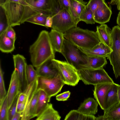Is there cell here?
Instances as JSON below:
<instances>
[{
	"instance_id": "cell-18",
	"label": "cell",
	"mask_w": 120,
	"mask_h": 120,
	"mask_svg": "<svg viewBox=\"0 0 120 120\" xmlns=\"http://www.w3.org/2000/svg\"><path fill=\"white\" fill-rule=\"evenodd\" d=\"M98 104L96 100L89 98L81 104L77 110L86 115H94L97 112Z\"/></svg>"
},
{
	"instance_id": "cell-10",
	"label": "cell",
	"mask_w": 120,
	"mask_h": 120,
	"mask_svg": "<svg viewBox=\"0 0 120 120\" xmlns=\"http://www.w3.org/2000/svg\"><path fill=\"white\" fill-rule=\"evenodd\" d=\"M37 79L38 89L43 90L50 98L60 92L65 84L59 72L57 75L52 79L38 76Z\"/></svg>"
},
{
	"instance_id": "cell-28",
	"label": "cell",
	"mask_w": 120,
	"mask_h": 120,
	"mask_svg": "<svg viewBox=\"0 0 120 120\" xmlns=\"http://www.w3.org/2000/svg\"><path fill=\"white\" fill-rule=\"evenodd\" d=\"M79 19L80 21H84L87 24H94L95 23L93 12L90 8L86 5Z\"/></svg>"
},
{
	"instance_id": "cell-25",
	"label": "cell",
	"mask_w": 120,
	"mask_h": 120,
	"mask_svg": "<svg viewBox=\"0 0 120 120\" xmlns=\"http://www.w3.org/2000/svg\"><path fill=\"white\" fill-rule=\"evenodd\" d=\"M105 120H120V101L104 111Z\"/></svg>"
},
{
	"instance_id": "cell-46",
	"label": "cell",
	"mask_w": 120,
	"mask_h": 120,
	"mask_svg": "<svg viewBox=\"0 0 120 120\" xmlns=\"http://www.w3.org/2000/svg\"><path fill=\"white\" fill-rule=\"evenodd\" d=\"M23 0L26 2V0Z\"/></svg>"
},
{
	"instance_id": "cell-17",
	"label": "cell",
	"mask_w": 120,
	"mask_h": 120,
	"mask_svg": "<svg viewBox=\"0 0 120 120\" xmlns=\"http://www.w3.org/2000/svg\"><path fill=\"white\" fill-rule=\"evenodd\" d=\"M112 14L111 8L105 3L103 6L97 9L94 14L95 22L101 24L108 22Z\"/></svg>"
},
{
	"instance_id": "cell-29",
	"label": "cell",
	"mask_w": 120,
	"mask_h": 120,
	"mask_svg": "<svg viewBox=\"0 0 120 120\" xmlns=\"http://www.w3.org/2000/svg\"><path fill=\"white\" fill-rule=\"evenodd\" d=\"M61 5L67 10L70 14L76 24L80 21L79 18L76 14L72 6L71 0H58Z\"/></svg>"
},
{
	"instance_id": "cell-6",
	"label": "cell",
	"mask_w": 120,
	"mask_h": 120,
	"mask_svg": "<svg viewBox=\"0 0 120 120\" xmlns=\"http://www.w3.org/2000/svg\"><path fill=\"white\" fill-rule=\"evenodd\" d=\"M21 24L32 16L38 13H42L48 16H51L52 0H26Z\"/></svg>"
},
{
	"instance_id": "cell-45",
	"label": "cell",
	"mask_w": 120,
	"mask_h": 120,
	"mask_svg": "<svg viewBox=\"0 0 120 120\" xmlns=\"http://www.w3.org/2000/svg\"><path fill=\"white\" fill-rule=\"evenodd\" d=\"M117 93L119 100L120 101V85L118 86V89Z\"/></svg>"
},
{
	"instance_id": "cell-19",
	"label": "cell",
	"mask_w": 120,
	"mask_h": 120,
	"mask_svg": "<svg viewBox=\"0 0 120 120\" xmlns=\"http://www.w3.org/2000/svg\"><path fill=\"white\" fill-rule=\"evenodd\" d=\"M120 85L113 83L108 91L106 95L104 104V111L119 101L117 91Z\"/></svg>"
},
{
	"instance_id": "cell-15",
	"label": "cell",
	"mask_w": 120,
	"mask_h": 120,
	"mask_svg": "<svg viewBox=\"0 0 120 120\" xmlns=\"http://www.w3.org/2000/svg\"><path fill=\"white\" fill-rule=\"evenodd\" d=\"M88 56L107 57L112 51L111 48L101 42L91 49H84L79 47Z\"/></svg>"
},
{
	"instance_id": "cell-26",
	"label": "cell",
	"mask_w": 120,
	"mask_h": 120,
	"mask_svg": "<svg viewBox=\"0 0 120 120\" xmlns=\"http://www.w3.org/2000/svg\"><path fill=\"white\" fill-rule=\"evenodd\" d=\"M96 117L94 115H86L77 110H71L66 116L64 120H95Z\"/></svg>"
},
{
	"instance_id": "cell-8",
	"label": "cell",
	"mask_w": 120,
	"mask_h": 120,
	"mask_svg": "<svg viewBox=\"0 0 120 120\" xmlns=\"http://www.w3.org/2000/svg\"><path fill=\"white\" fill-rule=\"evenodd\" d=\"M112 51L107 57L112 66L115 77L120 76V27L114 26L112 29Z\"/></svg>"
},
{
	"instance_id": "cell-23",
	"label": "cell",
	"mask_w": 120,
	"mask_h": 120,
	"mask_svg": "<svg viewBox=\"0 0 120 120\" xmlns=\"http://www.w3.org/2000/svg\"><path fill=\"white\" fill-rule=\"evenodd\" d=\"M15 41L7 37L5 31L0 35V50L2 52H11L15 49Z\"/></svg>"
},
{
	"instance_id": "cell-43",
	"label": "cell",
	"mask_w": 120,
	"mask_h": 120,
	"mask_svg": "<svg viewBox=\"0 0 120 120\" xmlns=\"http://www.w3.org/2000/svg\"><path fill=\"white\" fill-rule=\"evenodd\" d=\"M116 23L120 27V11L119 12L117 16Z\"/></svg>"
},
{
	"instance_id": "cell-9",
	"label": "cell",
	"mask_w": 120,
	"mask_h": 120,
	"mask_svg": "<svg viewBox=\"0 0 120 120\" xmlns=\"http://www.w3.org/2000/svg\"><path fill=\"white\" fill-rule=\"evenodd\" d=\"M58 69L65 84L73 86L76 85L80 80L78 71L67 62L55 59L52 60Z\"/></svg>"
},
{
	"instance_id": "cell-39",
	"label": "cell",
	"mask_w": 120,
	"mask_h": 120,
	"mask_svg": "<svg viewBox=\"0 0 120 120\" xmlns=\"http://www.w3.org/2000/svg\"><path fill=\"white\" fill-rule=\"evenodd\" d=\"M71 92L69 91H65L57 95L56 99L58 101H66L67 100Z\"/></svg>"
},
{
	"instance_id": "cell-16",
	"label": "cell",
	"mask_w": 120,
	"mask_h": 120,
	"mask_svg": "<svg viewBox=\"0 0 120 120\" xmlns=\"http://www.w3.org/2000/svg\"><path fill=\"white\" fill-rule=\"evenodd\" d=\"M113 83H104L94 85L93 90L94 97L101 109L103 110L104 101L107 93Z\"/></svg>"
},
{
	"instance_id": "cell-12",
	"label": "cell",
	"mask_w": 120,
	"mask_h": 120,
	"mask_svg": "<svg viewBox=\"0 0 120 120\" xmlns=\"http://www.w3.org/2000/svg\"><path fill=\"white\" fill-rule=\"evenodd\" d=\"M15 69L17 74L19 81L20 91L23 92L26 88L28 83L26 75V69L27 64L24 56L17 54L13 56Z\"/></svg>"
},
{
	"instance_id": "cell-20",
	"label": "cell",
	"mask_w": 120,
	"mask_h": 120,
	"mask_svg": "<svg viewBox=\"0 0 120 120\" xmlns=\"http://www.w3.org/2000/svg\"><path fill=\"white\" fill-rule=\"evenodd\" d=\"M49 36L51 45L55 52L61 53L65 39L63 33L52 29L49 33Z\"/></svg>"
},
{
	"instance_id": "cell-35",
	"label": "cell",
	"mask_w": 120,
	"mask_h": 120,
	"mask_svg": "<svg viewBox=\"0 0 120 120\" xmlns=\"http://www.w3.org/2000/svg\"><path fill=\"white\" fill-rule=\"evenodd\" d=\"M8 108L7 96L0 105V120H8Z\"/></svg>"
},
{
	"instance_id": "cell-21",
	"label": "cell",
	"mask_w": 120,
	"mask_h": 120,
	"mask_svg": "<svg viewBox=\"0 0 120 120\" xmlns=\"http://www.w3.org/2000/svg\"><path fill=\"white\" fill-rule=\"evenodd\" d=\"M96 29V32L101 42L111 48L112 43V30L105 24L97 26Z\"/></svg>"
},
{
	"instance_id": "cell-22",
	"label": "cell",
	"mask_w": 120,
	"mask_h": 120,
	"mask_svg": "<svg viewBox=\"0 0 120 120\" xmlns=\"http://www.w3.org/2000/svg\"><path fill=\"white\" fill-rule=\"evenodd\" d=\"M61 118L58 112L54 109L52 104L49 103L36 120H59Z\"/></svg>"
},
{
	"instance_id": "cell-40",
	"label": "cell",
	"mask_w": 120,
	"mask_h": 120,
	"mask_svg": "<svg viewBox=\"0 0 120 120\" xmlns=\"http://www.w3.org/2000/svg\"><path fill=\"white\" fill-rule=\"evenodd\" d=\"M52 17L50 15L48 16L46 19L45 27H52Z\"/></svg>"
},
{
	"instance_id": "cell-13",
	"label": "cell",
	"mask_w": 120,
	"mask_h": 120,
	"mask_svg": "<svg viewBox=\"0 0 120 120\" xmlns=\"http://www.w3.org/2000/svg\"><path fill=\"white\" fill-rule=\"evenodd\" d=\"M20 92V85L16 71L15 70L11 76L10 85L7 94L8 109L17 94Z\"/></svg>"
},
{
	"instance_id": "cell-5",
	"label": "cell",
	"mask_w": 120,
	"mask_h": 120,
	"mask_svg": "<svg viewBox=\"0 0 120 120\" xmlns=\"http://www.w3.org/2000/svg\"><path fill=\"white\" fill-rule=\"evenodd\" d=\"M26 3L23 0H4L0 6L4 10L9 26L13 27L21 24Z\"/></svg>"
},
{
	"instance_id": "cell-33",
	"label": "cell",
	"mask_w": 120,
	"mask_h": 120,
	"mask_svg": "<svg viewBox=\"0 0 120 120\" xmlns=\"http://www.w3.org/2000/svg\"><path fill=\"white\" fill-rule=\"evenodd\" d=\"M1 62L0 64V105L3 103L7 96L4 79V72L1 67Z\"/></svg>"
},
{
	"instance_id": "cell-36",
	"label": "cell",
	"mask_w": 120,
	"mask_h": 120,
	"mask_svg": "<svg viewBox=\"0 0 120 120\" xmlns=\"http://www.w3.org/2000/svg\"><path fill=\"white\" fill-rule=\"evenodd\" d=\"M105 3V0H89L86 6L90 8L94 14L96 10L103 6Z\"/></svg>"
},
{
	"instance_id": "cell-32",
	"label": "cell",
	"mask_w": 120,
	"mask_h": 120,
	"mask_svg": "<svg viewBox=\"0 0 120 120\" xmlns=\"http://www.w3.org/2000/svg\"><path fill=\"white\" fill-rule=\"evenodd\" d=\"M0 6V35L6 31L9 26L4 11Z\"/></svg>"
},
{
	"instance_id": "cell-42",
	"label": "cell",
	"mask_w": 120,
	"mask_h": 120,
	"mask_svg": "<svg viewBox=\"0 0 120 120\" xmlns=\"http://www.w3.org/2000/svg\"><path fill=\"white\" fill-rule=\"evenodd\" d=\"M22 113L16 112L13 116L11 120H21Z\"/></svg>"
},
{
	"instance_id": "cell-41",
	"label": "cell",
	"mask_w": 120,
	"mask_h": 120,
	"mask_svg": "<svg viewBox=\"0 0 120 120\" xmlns=\"http://www.w3.org/2000/svg\"><path fill=\"white\" fill-rule=\"evenodd\" d=\"M26 97V94L24 92L20 93L18 98V103H22L24 101Z\"/></svg>"
},
{
	"instance_id": "cell-24",
	"label": "cell",
	"mask_w": 120,
	"mask_h": 120,
	"mask_svg": "<svg viewBox=\"0 0 120 120\" xmlns=\"http://www.w3.org/2000/svg\"><path fill=\"white\" fill-rule=\"evenodd\" d=\"M40 90L36 112V117L38 116L46 107L49 102L51 98L43 90Z\"/></svg>"
},
{
	"instance_id": "cell-34",
	"label": "cell",
	"mask_w": 120,
	"mask_h": 120,
	"mask_svg": "<svg viewBox=\"0 0 120 120\" xmlns=\"http://www.w3.org/2000/svg\"><path fill=\"white\" fill-rule=\"evenodd\" d=\"M26 75L28 84L35 80L38 76L37 72L31 65H27L26 69Z\"/></svg>"
},
{
	"instance_id": "cell-38",
	"label": "cell",
	"mask_w": 120,
	"mask_h": 120,
	"mask_svg": "<svg viewBox=\"0 0 120 120\" xmlns=\"http://www.w3.org/2000/svg\"><path fill=\"white\" fill-rule=\"evenodd\" d=\"M6 36L15 41L16 39L15 32L12 27L9 26L5 31Z\"/></svg>"
},
{
	"instance_id": "cell-1",
	"label": "cell",
	"mask_w": 120,
	"mask_h": 120,
	"mask_svg": "<svg viewBox=\"0 0 120 120\" xmlns=\"http://www.w3.org/2000/svg\"><path fill=\"white\" fill-rule=\"evenodd\" d=\"M29 52L31 62L36 68L49 60L55 59V52L48 31L43 30L40 33L36 41L30 45Z\"/></svg>"
},
{
	"instance_id": "cell-2",
	"label": "cell",
	"mask_w": 120,
	"mask_h": 120,
	"mask_svg": "<svg viewBox=\"0 0 120 120\" xmlns=\"http://www.w3.org/2000/svg\"><path fill=\"white\" fill-rule=\"evenodd\" d=\"M63 35L66 39L80 48L91 49L101 42L96 32L77 26L70 29Z\"/></svg>"
},
{
	"instance_id": "cell-30",
	"label": "cell",
	"mask_w": 120,
	"mask_h": 120,
	"mask_svg": "<svg viewBox=\"0 0 120 120\" xmlns=\"http://www.w3.org/2000/svg\"><path fill=\"white\" fill-rule=\"evenodd\" d=\"M48 16L42 13H38L29 18L26 22L45 26L46 19Z\"/></svg>"
},
{
	"instance_id": "cell-3",
	"label": "cell",
	"mask_w": 120,
	"mask_h": 120,
	"mask_svg": "<svg viewBox=\"0 0 120 120\" xmlns=\"http://www.w3.org/2000/svg\"><path fill=\"white\" fill-rule=\"evenodd\" d=\"M61 53L67 62L73 66L78 71L90 69L88 56L78 47L65 38Z\"/></svg>"
},
{
	"instance_id": "cell-7",
	"label": "cell",
	"mask_w": 120,
	"mask_h": 120,
	"mask_svg": "<svg viewBox=\"0 0 120 120\" xmlns=\"http://www.w3.org/2000/svg\"><path fill=\"white\" fill-rule=\"evenodd\" d=\"M78 72L80 80L86 85L94 86L104 83L114 82L103 68L97 69H83L78 71Z\"/></svg>"
},
{
	"instance_id": "cell-37",
	"label": "cell",
	"mask_w": 120,
	"mask_h": 120,
	"mask_svg": "<svg viewBox=\"0 0 120 120\" xmlns=\"http://www.w3.org/2000/svg\"><path fill=\"white\" fill-rule=\"evenodd\" d=\"M19 92L15 97L10 108L8 110V120H11L13 116L16 112L17 105Z\"/></svg>"
},
{
	"instance_id": "cell-4",
	"label": "cell",
	"mask_w": 120,
	"mask_h": 120,
	"mask_svg": "<svg viewBox=\"0 0 120 120\" xmlns=\"http://www.w3.org/2000/svg\"><path fill=\"white\" fill-rule=\"evenodd\" d=\"M37 78L28 85L23 92L25 94L26 97L22 103L21 120H29L36 117L37 103L40 91L37 89Z\"/></svg>"
},
{
	"instance_id": "cell-44",
	"label": "cell",
	"mask_w": 120,
	"mask_h": 120,
	"mask_svg": "<svg viewBox=\"0 0 120 120\" xmlns=\"http://www.w3.org/2000/svg\"><path fill=\"white\" fill-rule=\"evenodd\" d=\"M95 120H105L104 115L99 116L96 117Z\"/></svg>"
},
{
	"instance_id": "cell-11",
	"label": "cell",
	"mask_w": 120,
	"mask_h": 120,
	"mask_svg": "<svg viewBox=\"0 0 120 120\" xmlns=\"http://www.w3.org/2000/svg\"><path fill=\"white\" fill-rule=\"evenodd\" d=\"M51 16L52 29L64 33L70 29L77 26L70 14L64 8Z\"/></svg>"
},
{
	"instance_id": "cell-27",
	"label": "cell",
	"mask_w": 120,
	"mask_h": 120,
	"mask_svg": "<svg viewBox=\"0 0 120 120\" xmlns=\"http://www.w3.org/2000/svg\"><path fill=\"white\" fill-rule=\"evenodd\" d=\"M90 69H97L102 68L107 64L106 57L88 56Z\"/></svg>"
},
{
	"instance_id": "cell-14",
	"label": "cell",
	"mask_w": 120,
	"mask_h": 120,
	"mask_svg": "<svg viewBox=\"0 0 120 120\" xmlns=\"http://www.w3.org/2000/svg\"><path fill=\"white\" fill-rule=\"evenodd\" d=\"M52 60H47L36 68L38 76L51 79L57 75L59 71L53 64Z\"/></svg>"
},
{
	"instance_id": "cell-31",
	"label": "cell",
	"mask_w": 120,
	"mask_h": 120,
	"mask_svg": "<svg viewBox=\"0 0 120 120\" xmlns=\"http://www.w3.org/2000/svg\"><path fill=\"white\" fill-rule=\"evenodd\" d=\"M74 10L78 17H79L85 8L87 3L83 0H71Z\"/></svg>"
}]
</instances>
